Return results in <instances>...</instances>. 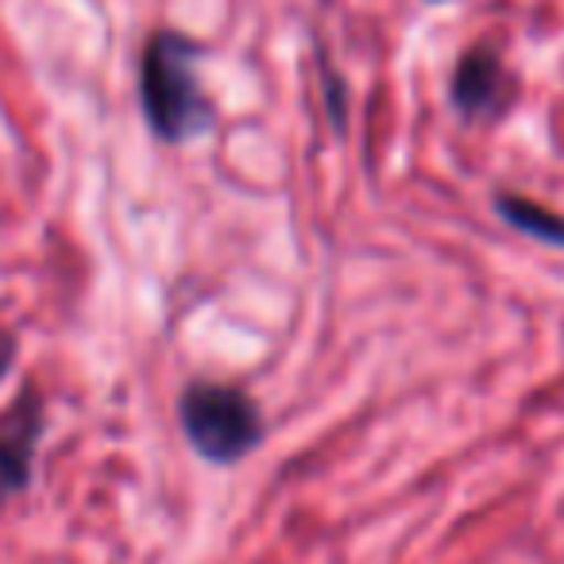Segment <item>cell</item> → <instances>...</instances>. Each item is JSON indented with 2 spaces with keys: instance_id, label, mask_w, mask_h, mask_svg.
<instances>
[{
  "instance_id": "cell-1",
  "label": "cell",
  "mask_w": 564,
  "mask_h": 564,
  "mask_svg": "<svg viewBox=\"0 0 564 564\" xmlns=\"http://www.w3.org/2000/svg\"><path fill=\"white\" fill-rule=\"evenodd\" d=\"M197 47L178 32H155L140 58V105L151 135L163 143H194L213 132L217 109L197 78Z\"/></svg>"
},
{
  "instance_id": "cell-2",
  "label": "cell",
  "mask_w": 564,
  "mask_h": 564,
  "mask_svg": "<svg viewBox=\"0 0 564 564\" xmlns=\"http://www.w3.org/2000/svg\"><path fill=\"white\" fill-rule=\"evenodd\" d=\"M178 422L186 445L213 468H232L248 460L267 437V417L256 399L232 383L194 379L178 394Z\"/></svg>"
},
{
  "instance_id": "cell-3",
  "label": "cell",
  "mask_w": 564,
  "mask_h": 564,
  "mask_svg": "<svg viewBox=\"0 0 564 564\" xmlns=\"http://www.w3.org/2000/svg\"><path fill=\"white\" fill-rule=\"evenodd\" d=\"M43 433H47L43 394L35 387H24L0 414V507L32 487Z\"/></svg>"
},
{
  "instance_id": "cell-4",
  "label": "cell",
  "mask_w": 564,
  "mask_h": 564,
  "mask_svg": "<svg viewBox=\"0 0 564 564\" xmlns=\"http://www.w3.org/2000/svg\"><path fill=\"white\" fill-rule=\"evenodd\" d=\"M448 101L464 120H495L510 105V74L499 51L479 43L464 51L448 82Z\"/></svg>"
},
{
  "instance_id": "cell-5",
  "label": "cell",
  "mask_w": 564,
  "mask_h": 564,
  "mask_svg": "<svg viewBox=\"0 0 564 564\" xmlns=\"http://www.w3.org/2000/svg\"><path fill=\"white\" fill-rule=\"evenodd\" d=\"M495 213L507 228L514 232L530 236V240L545 243V248L564 251V217L545 205L530 202V197H518V194H495Z\"/></svg>"
},
{
  "instance_id": "cell-6",
  "label": "cell",
  "mask_w": 564,
  "mask_h": 564,
  "mask_svg": "<svg viewBox=\"0 0 564 564\" xmlns=\"http://www.w3.org/2000/svg\"><path fill=\"white\" fill-rule=\"evenodd\" d=\"M322 89H325V109H329V124L337 135H345L348 128V86L340 74H333L329 63H322Z\"/></svg>"
},
{
  "instance_id": "cell-7",
  "label": "cell",
  "mask_w": 564,
  "mask_h": 564,
  "mask_svg": "<svg viewBox=\"0 0 564 564\" xmlns=\"http://www.w3.org/2000/svg\"><path fill=\"white\" fill-rule=\"evenodd\" d=\"M17 356H20V337L12 329H0V379L17 368Z\"/></svg>"
},
{
  "instance_id": "cell-8",
  "label": "cell",
  "mask_w": 564,
  "mask_h": 564,
  "mask_svg": "<svg viewBox=\"0 0 564 564\" xmlns=\"http://www.w3.org/2000/svg\"><path fill=\"white\" fill-rule=\"evenodd\" d=\"M433 4H441V0H433Z\"/></svg>"
}]
</instances>
